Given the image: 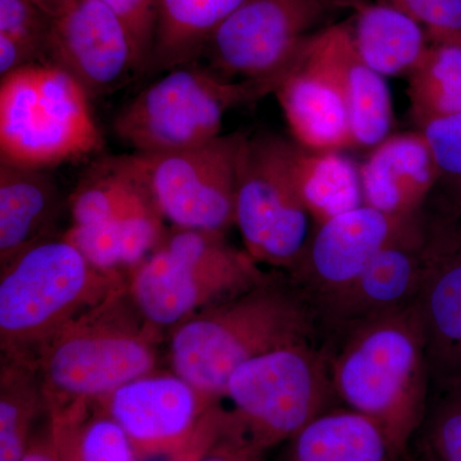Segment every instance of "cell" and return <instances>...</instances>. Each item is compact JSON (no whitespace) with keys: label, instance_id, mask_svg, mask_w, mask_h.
I'll return each mask as SVG.
<instances>
[{"label":"cell","instance_id":"30","mask_svg":"<svg viewBox=\"0 0 461 461\" xmlns=\"http://www.w3.org/2000/svg\"><path fill=\"white\" fill-rule=\"evenodd\" d=\"M420 131L435 158L437 182L432 194L461 203V114L433 121Z\"/></svg>","mask_w":461,"mask_h":461},{"label":"cell","instance_id":"36","mask_svg":"<svg viewBox=\"0 0 461 461\" xmlns=\"http://www.w3.org/2000/svg\"><path fill=\"white\" fill-rule=\"evenodd\" d=\"M339 8H353L357 9L366 5V0H333Z\"/></svg>","mask_w":461,"mask_h":461},{"label":"cell","instance_id":"37","mask_svg":"<svg viewBox=\"0 0 461 461\" xmlns=\"http://www.w3.org/2000/svg\"><path fill=\"white\" fill-rule=\"evenodd\" d=\"M457 377H461V373H460V375H457L456 377H454V378H457ZM451 379H453V378H451ZM448 381H450V379H448ZM446 382H447V381H446ZM444 384H445V382H444Z\"/></svg>","mask_w":461,"mask_h":461},{"label":"cell","instance_id":"35","mask_svg":"<svg viewBox=\"0 0 461 461\" xmlns=\"http://www.w3.org/2000/svg\"><path fill=\"white\" fill-rule=\"evenodd\" d=\"M21 461H59L51 441L50 429L45 435L32 437V444Z\"/></svg>","mask_w":461,"mask_h":461},{"label":"cell","instance_id":"17","mask_svg":"<svg viewBox=\"0 0 461 461\" xmlns=\"http://www.w3.org/2000/svg\"><path fill=\"white\" fill-rule=\"evenodd\" d=\"M275 94L297 144L315 151L353 147L341 90L314 36L288 66Z\"/></svg>","mask_w":461,"mask_h":461},{"label":"cell","instance_id":"20","mask_svg":"<svg viewBox=\"0 0 461 461\" xmlns=\"http://www.w3.org/2000/svg\"><path fill=\"white\" fill-rule=\"evenodd\" d=\"M60 191L48 169L0 160V268L51 239Z\"/></svg>","mask_w":461,"mask_h":461},{"label":"cell","instance_id":"1","mask_svg":"<svg viewBox=\"0 0 461 461\" xmlns=\"http://www.w3.org/2000/svg\"><path fill=\"white\" fill-rule=\"evenodd\" d=\"M339 333L338 350L329 354L335 395L375 421L400 457L426 420L432 382L417 304Z\"/></svg>","mask_w":461,"mask_h":461},{"label":"cell","instance_id":"21","mask_svg":"<svg viewBox=\"0 0 461 461\" xmlns=\"http://www.w3.org/2000/svg\"><path fill=\"white\" fill-rule=\"evenodd\" d=\"M166 220L150 195L131 211L114 220L90 226L72 224L62 236L94 267L108 273L127 276L166 238Z\"/></svg>","mask_w":461,"mask_h":461},{"label":"cell","instance_id":"16","mask_svg":"<svg viewBox=\"0 0 461 461\" xmlns=\"http://www.w3.org/2000/svg\"><path fill=\"white\" fill-rule=\"evenodd\" d=\"M423 275L420 214L375 254L353 282L315 306V314L329 329L342 332L415 304Z\"/></svg>","mask_w":461,"mask_h":461},{"label":"cell","instance_id":"10","mask_svg":"<svg viewBox=\"0 0 461 461\" xmlns=\"http://www.w3.org/2000/svg\"><path fill=\"white\" fill-rule=\"evenodd\" d=\"M248 136L222 133L198 147L132 153L127 165L172 227L226 233L235 226L240 158Z\"/></svg>","mask_w":461,"mask_h":461},{"label":"cell","instance_id":"19","mask_svg":"<svg viewBox=\"0 0 461 461\" xmlns=\"http://www.w3.org/2000/svg\"><path fill=\"white\" fill-rule=\"evenodd\" d=\"M314 42L341 90L353 144L377 147L393 124V103L384 76L357 53L350 25L326 27L315 33Z\"/></svg>","mask_w":461,"mask_h":461},{"label":"cell","instance_id":"9","mask_svg":"<svg viewBox=\"0 0 461 461\" xmlns=\"http://www.w3.org/2000/svg\"><path fill=\"white\" fill-rule=\"evenodd\" d=\"M220 400L177 373L157 369L99 402L129 437L139 461H196L232 426Z\"/></svg>","mask_w":461,"mask_h":461},{"label":"cell","instance_id":"2","mask_svg":"<svg viewBox=\"0 0 461 461\" xmlns=\"http://www.w3.org/2000/svg\"><path fill=\"white\" fill-rule=\"evenodd\" d=\"M317 321L313 306L291 282L271 278L172 329V371L222 399L239 366L285 346L312 342Z\"/></svg>","mask_w":461,"mask_h":461},{"label":"cell","instance_id":"5","mask_svg":"<svg viewBox=\"0 0 461 461\" xmlns=\"http://www.w3.org/2000/svg\"><path fill=\"white\" fill-rule=\"evenodd\" d=\"M271 278L226 233L171 227L130 273L127 290L142 317L162 330Z\"/></svg>","mask_w":461,"mask_h":461},{"label":"cell","instance_id":"32","mask_svg":"<svg viewBox=\"0 0 461 461\" xmlns=\"http://www.w3.org/2000/svg\"><path fill=\"white\" fill-rule=\"evenodd\" d=\"M129 33L139 76L145 75L156 44L159 0H103Z\"/></svg>","mask_w":461,"mask_h":461},{"label":"cell","instance_id":"28","mask_svg":"<svg viewBox=\"0 0 461 461\" xmlns=\"http://www.w3.org/2000/svg\"><path fill=\"white\" fill-rule=\"evenodd\" d=\"M408 78L411 114L420 130L433 121L461 114V41L430 42Z\"/></svg>","mask_w":461,"mask_h":461},{"label":"cell","instance_id":"12","mask_svg":"<svg viewBox=\"0 0 461 461\" xmlns=\"http://www.w3.org/2000/svg\"><path fill=\"white\" fill-rule=\"evenodd\" d=\"M338 9L333 0H244L215 30L203 58L233 80L275 77Z\"/></svg>","mask_w":461,"mask_h":461},{"label":"cell","instance_id":"23","mask_svg":"<svg viewBox=\"0 0 461 461\" xmlns=\"http://www.w3.org/2000/svg\"><path fill=\"white\" fill-rule=\"evenodd\" d=\"M384 430L360 412H323L290 438L284 461H397Z\"/></svg>","mask_w":461,"mask_h":461},{"label":"cell","instance_id":"4","mask_svg":"<svg viewBox=\"0 0 461 461\" xmlns=\"http://www.w3.org/2000/svg\"><path fill=\"white\" fill-rule=\"evenodd\" d=\"M3 357L33 355L58 330L127 287L66 239H50L0 268Z\"/></svg>","mask_w":461,"mask_h":461},{"label":"cell","instance_id":"3","mask_svg":"<svg viewBox=\"0 0 461 461\" xmlns=\"http://www.w3.org/2000/svg\"><path fill=\"white\" fill-rule=\"evenodd\" d=\"M160 332L142 317L127 287L76 318L33 354L47 411L103 399L157 371Z\"/></svg>","mask_w":461,"mask_h":461},{"label":"cell","instance_id":"8","mask_svg":"<svg viewBox=\"0 0 461 461\" xmlns=\"http://www.w3.org/2000/svg\"><path fill=\"white\" fill-rule=\"evenodd\" d=\"M333 395L329 354L312 342L249 360L224 388L236 423L264 450L293 438L323 414Z\"/></svg>","mask_w":461,"mask_h":461},{"label":"cell","instance_id":"34","mask_svg":"<svg viewBox=\"0 0 461 461\" xmlns=\"http://www.w3.org/2000/svg\"><path fill=\"white\" fill-rule=\"evenodd\" d=\"M264 453L233 420L232 427L196 461H263Z\"/></svg>","mask_w":461,"mask_h":461},{"label":"cell","instance_id":"26","mask_svg":"<svg viewBox=\"0 0 461 461\" xmlns=\"http://www.w3.org/2000/svg\"><path fill=\"white\" fill-rule=\"evenodd\" d=\"M294 180L317 226L364 204L360 172L339 151H315L294 141Z\"/></svg>","mask_w":461,"mask_h":461},{"label":"cell","instance_id":"13","mask_svg":"<svg viewBox=\"0 0 461 461\" xmlns=\"http://www.w3.org/2000/svg\"><path fill=\"white\" fill-rule=\"evenodd\" d=\"M420 222L424 275L415 304L438 386L461 373V203L430 194Z\"/></svg>","mask_w":461,"mask_h":461},{"label":"cell","instance_id":"31","mask_svg":"<svg viewBox=\"0 0 461 461\" xmlns=\"http://www.w3.org/2000/svg\"><path fill=\"white\" fill-rule=\"evenodd\" d=\"M51 16L32 0H0V38L18 45L32 63H44Z\"/></svg>","mask_w":461,"mask_h":461},{"label":"cell","instance_id":"7","mask_svg":"<svg viewBox=\"0 0 461 461\" xmlns=\"http://www.w3.org/2000/svg\"><path fill=\"white\" fill-rule=\"evenodd\" d=\"M90 96L72 76L32 63L0 83V160L50 169L99 150Z\"/></svg>","mask_w":461,"mask_h":461},{"label":"cell","instance_id":"33","mask_svg":"<svg viewBox=\"0 0 461 461\" xmlns=\"http://www.w3.org/2000/svg\"><path fill=\"white\" fill-rule=\"evenodd\" d=\"M427 32L430 42L461 41V0H386Z\"/></svg>","mask_w":461,"mask_h":461},{"label":"cell","instance_id":"29","mask_svg":"<svg viewBox=\"0 0 461 461\" xmlns=\"http://www.w3.org/2000/svg\"><path fill=\"white\" fill-rule=\"evenodd\" d=\"M438 393L423 423L424 444L430 461H461V377L439 384Z\"/></svg>","mask_w":461,"mask_h":461},{"label":"cell","instance_id":"6","mask_svg":"<svg viewBox=\"0 0 461 461\" xmlns=\"http://www.w3.org/2000/svg\"><path fill=\"white\" fill-rule=\"evenodd\" d=\"M282 77L235 81L200 60L176 67L120 109L113 131L133 153L198 147L222 135L230 109L275 93Z\"/></svg>","mask_w":461,"mask_h":461},{"label":"cell","instance_id":"14","mask_svg":"<svg viewBox=\"0 0 461 461\" xmlns=\"http://www.w3.org/2000/svg\"><path fill=\"white\" fill-rule=\"evenodd\" d=\"M44 63L72 76L90 99L139 76L129 33L103 0H68L51 17Z\"/></svg>","mask_w":461,"mask_h":461},{"label":"cell","instance_id":"15","mask_svg":"<svg viewBox=\"0 0 461 461\" xmlns=\"http://www.w3.org/2000/svg\"><path fill=\"white\" fill-rule=\"evenodd\" d=\"M418 215L397 218L364 204L336 215L309 236L302 256L288 271L291 284L314 309L353 282Z\"/></svg>","mask_w":461,"mask_h":461},{"label":"cell","instance_id":"24","mask_svg":"<svg viewBox=\"0 0 461 461\" xmlns=\"http://www.w3.org/2000/svg\"><path fill=\"white\" fill-rule=\"evenodd\" d=\"M244 0H159L156 44L145 75L202 60L206 44Z\"/></svg>","mask_w":461,"mask_h":461},{"label":"cell","instance_id":"25","mask_svg":"<svg viewBox=\"0 0 461 461\" xmlns=\"http://www.w3.org/2000/svg\"><path fill=\"white\" fill-rule=\"evenodd\" d=\"M59 461H139L129 437L99 400L47 411Z\"/></svg>","mask_w":461,"mask_h":461},{"label":"cell","instance_id":"22","mask_svg":"<svg viewBox=\"0 0 461 461\" xmlns=\"http://www.w3.org/2000/svg\"><path fill=\"white\" fill-rule=\"evenodd\" d=\"M351 33L357 53L384 76H409L421 62L430 41L426 30L387 2L355 9Z\"/></svg>","mask_w":461,"mask_h":461},{"label":"cell","instance_id":"11","mask_svg":"<svg viewBox=\"0 0 461 461\" xmlns=\"http://www.w3.org/2000/svg\"><path fill=\"white\" fill-rule=\"evenodd\" d=\"M294 141L248 136L240 158L235 226L257 263L290 271L309 239V215L294 180Z\"/></svg>","mask_w":461,"mask_h":461},{"label":"cell","instance_id":"27","mask_svg":"<svg viewBox=\"0 0 461 461\" xmlns=\"http://www.w3.org/2000/svg\"><path fill=\"white\" fill-rule=\"evenodd\" d=\"M47 411L33 355L2 357L0 369V461H21L32 441V427Z\"/></svg>","mask_w":461,"mask_h":461},{"label":"cell","instance_id":"18","mask_svg":"<svg viewBox=\"0 0 461 461\" xmlns=\"http://www.w3.org/2000/svg\"><path fill=\"white\" fill-rule=\"evenodd\" d=\"M359 172L364 205L397 218L420 214L437 182L435 158L421 131L384 139Z\"/></svg>","mask_w":461,"mask_h":461}]
</instances>
